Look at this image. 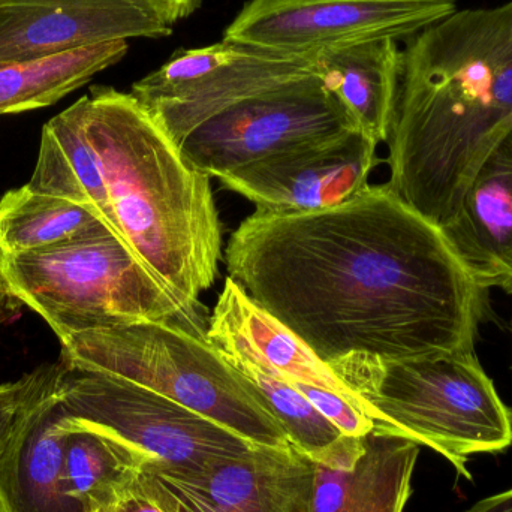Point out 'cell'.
Wrapping results in <instances>:
<instances>
[{
	"label": "cell",
	"mask_w": 512,
	"mask_h": 512,
	"mask_svg": "<svg viewBox=\"0 0 512 512\" xmlns=\"http://www.w3.org/2000/svg\"><path fill=\"white\" fill-rule=\"evenodd\" d=\"M454 11L456 0H249L224 38L286 53H319L409 39Z\"/></svg>",
	"instance_id": "30bf717a"
},
{
	"label": "cell",
	"mask_w": 512,
	"mask_h": 512,
	"mask_svg": "<svg viewBox=\"0 0 512 512\" xmlns=\"http://www.w3.org/2000/svg\"><path fill=\"white\" fill-rule=\"evenodd\" d=\"M330 369L363 400L376 427L432 448L466 480L472 456L512 445V409L475 349L403 361L349 355Z\"/></svg>",
	"instance_id": "277c9868"
},
{
	"label": "cell",
	"mask_w": 512,
	"mask_h": 512,
	"mask_svg": "<svg viewBox=\"0 0 512 512\" xmlns=\"http://www.w3.org/2000/svg\"><path fill=\"white\" fill-rule=\"evenodd\" d=\"M216 348L255 388L268 411L282 427L289 444L309 457L315 465L337 468L354 462L360 456L363 438L343 435L291 382L239 349L230 346Z\"/></svg>",
	"instance_id": "ac0fdd59"
},
{
	"label": "cell",
	"mask_w": 512,
	"mask_h": 512,
	"mask_svg": "<svg viewBox=\"0 0 512 512\" xmlns=\"http://www.w3.org/2000/svg\"><path fill=\"white\" fill-rule=\"evenodd\" d=\"M402 51L394 39H376L316 53V75L358 129L387 143L396 111Z\"/></svg>",
	"instance_id": "e0dca14e"
},
{
	"label": "cell",
	"mask_w": 512,
	"mask_h": 512,
	"mask_svg": "<svg viewBox=\"0 0 512 512\" xmlns=\"http://www.w3.org/2000/svg\"><path fill=\"white\" fill-rule=\"evenodd\" d=\"M511 131L512 0L457 9L408 39L387 140L400 200L444 227Z\"/></svg>",
	"instance_id": "7a4b0ae2"
},
{
	"label": "cell",
	"mask_w": 512,
	"mask_h": 512,
	"mask_svg": "<svg viewBox=\"0 0 512 512\" xmlns=\"http://www.w3.org/2000/svg\"><path fill=\"white\" fill-rule=\"evenodd\" d=\"M104 189L101 218L183 304L215 283L222 230L210 177L131 95L95 86L71 105Z\"/></svg>",
	"instance_id": "3957f363"
},
{
	"label": "cell",
	"mask_w": 512,
	"mask_h": 512,
	"mask_svg": "<svg viewBox=\"0 0 512 512\" xmlns=\"http://www.w3.org/2000/svg\"><path fill=\"white\" fill-rule=\"evenodd\" d=\"M128 50V41H113L38 59L0 62V116L56 104L119 63Z\"/></svg>",
	"instance_id": "d6986e66"
},
{
	"label": "cell",
	"mask_w": 512,
	"mask_h": 512,
	"mask_svg": "<svg viewBox=\"0 0 512 512\" xmlns=\"http://www.w3.org/2000/svg\"><path fill=\"white\" fill-rule=\"evenodd\" d=\"M11 298V294H9L5 283H3L2 276H0V324H2L6 312H8L9 301H11Z\"/></svg>",
	"instance_id": "484cf974"
},
{
	"label": "cell",
	"mask_w": 512,
	"mask_h": 512,
	"mask_svg": "<svg viewBox=\"0 0 512 512\" xmlns=\"http://www.w3.org/2000/svg\"><path fill=\"white\" fill-rule=\"evenodd\" d=\"M63 489L87 512L113 504L126 486L153 463L119 439L63 418Z\"/></svg>",
	"instance_id": "ffe728a7"
},
{
	"label": "cell",
	"mask_w": 512,
	"mask_h": 512,
	"mask_svg": "<svg viewBox=\"0 0 512 512\" xmlns=\"http://www.w3.org/2000/svg\"><path fill=\"white\" fill-rule=\"evenodd\" d=\"M57 393L69 421L134 448L156 474H192L255 445L150 388L66 361Z\"/></svg>",
	"instance_id": "52a82bcc"
},
{
	"label": "cell",
	"mask_w": 512,
	"mask_h": 512,
	"mask_svg": "<svg viewBox=\"0 0 512 512\" xmlns=\"http://www.w3.org/2000/svg\"><path fill=\"white\" fill-rule=\"evenodd\" d=\"M316 75V53H286L222 39L179 50L132 86L131 95L179 146L240 102Z\"/></svg>",
	"instance_id": "ba28073f"
},
{
	"label": "cell",
	"mask_w": 512,
	"mask_h": 512,
	"mask_svg": "<svg viewBox=\"0 0 512 512\" xmlns=\"http://www.w3.org/2000/svg\"><path fill=\"white\" fill-rule=\"evenodd\" d=\"M60 358L150 388L255 445H288L254 387L207 336L168 322L83 331L60 340Z\"/></svg>",
	"instance_id": "8992f818"
},
{
	"label": "cell",
	"mask_w": 512,
	"mask_h": 512,
	"mask_svg": "<svg viewBox=\"0 0 512 512\" xmlns=\"http://www.w3.org/2000/svg\"><path fill=\"white\" fill-rule=\"evenodd\" d=\"M441 233L480 288L512 294V131L481 164Z\"/></svg>",
	"instance_id": "5bb4252c"
},
{
	"label": "cell",
	"mask_w": 512,
	"mask_h": 512,
	"mask_svg": "<svg viewBox=\"0 0 512 512\" xmlns=\"http://www.w3.org/2000/svg\"><path fill=\"white\" fill-rule=\"evenodd\" d=\"M173 24L152 0H0V62L75 48L165 38Z\"/></svg>",
	"instance_id": "7c38bea8"
},
{
	"label": "cell",
	"mask_w": 512,
	"mask_h": 512,
	"mask_svg": "<svg viewBox=\"0 0 512 512\" xmlns=\"http://www.w3.org/2000/svg\"><path fill=\"white\" fill-rule=\"evenodd\" d=\"M63 418L56 388L9 438L0 453V512H87L63 489Z\"/></svg>",
	"instance_id": "9a60e30c"
},
{
	"label": "cell",
	"mask_w": 512,
	"mask_h": 512,
	"mask_svg": "<svg viewBox=\"0 0 512 512\" xmlns=\"http://www.w3.org/2000/svg\"><path fill=\"white\" fill-rule=\"evenodd\" d=\"M98 512H116V511H114L113 508H111V507H107V508H102V510L98 511Z\"/></svg>",
	"instance_id": "4316f807"
},
{
	"label": "cell",
	"mask_w": 512,
	"mask_h": 512,
	"mask_svg": "<svg viewBox=\"0 0 512 512\" xmlns=\"http://www.w3.org/2000/svg\"><path fill=\"white\" fill-rule=\"evenodd\" d=\"M108 507L116 512H180L176 496L150 469L141 471Z\"/></svg>",
	"instance_id": "603a6c76"
},
{
	"label": "cell",
	"mask_w": 512,
	"mask_h": 512,
	"mask_svg": "<svg viewBox=\"0 0 512 512\" xmlns=\"http://www.w3.org/2000/svg\"><path fill=\"white\" fill-rule=\"evenodd\" d=\"M228 277L324 363L474 351L486 292L441 228L388 185L301 213L256 212L225 251Z\"/></svg>",
	"instance_id": "6da1fadb"
},
{
	"label": "cell",
	"mask_w": 512,
	"mask_h": 512,
	"mask_svg": "<svg viewBox=\"0 0 512 512\" xmlns=\"http://www.w3.org/2000/svg\"><path fill=\"white\" fill-rule=\"evenodd\" d=\"M203 2V0H200V3Z\"/></svg>",
	"instance_id": "83f0119b"
},
{
	"label": "cell",
	"mask_w": 512,
	"mask_h": 512,
	"mask_svg": "<svg viewBox=\"0 0 512 512\" xmlns=\"http://www.w3.org/2000/svg\"><path fill=\"white\" fill-rule=\"evenodd\" d=\"M0 276L11 297L38 313L59 340L137 322H168L207 336L198 309L183 304L114 233L0 255Z\"/></svg>",
	"instance_id": "5b68a950"
},
{
	"label": "cell",
	"mask_w": 512,
	"mask_h": 512,
	"mask_svg": "<svg viewBox=\"0 0 512 512\" xmlns=\"http://www.w3.org/2000/svg\"><path fill=\"white\" fill-rule=\"evenodd\" d=\"M315 474V463L288 444L254 445L192 474L156 475L180 512H313Z\"/></svg>",
	"instance_id": "4fadbf2b"
},
{
	"label": "cell",
	"mask_w": 512,
	"mask_h": 512,
	"mask_svg": "<svg viewBox=\"0 0 512 512\" xmlns=\"http://www.w3.org/2000/svg\"><path fill=\"white\" fill-rule=\"evenodd\" d=\"M349 131H360L318 77L255 96L192 131L180 152L212 179L256 161Z\"/></svg>",
	"instance_id": "9c48e42d"
},
{
	"label": "cell",
	"mask_w": 512,
	"mask_h": 512,
	"mask_svg": "<svg viewBox=\"0 0 512 512\" xmlns=\"http://www.w3.org/2000/svg\"><path fill=\"white\" fill-rule=\"evenodd\" d=\"M63 369L65 361L60 358L56 363L41 364L18 381L0 385V453L27 412L56 390Z\"/></svg>",
	"instance_id": "7402d4cb"
},
{
	"label": "cell",
	"mask_w": 512,
	"mask_h": 512,
	"mask_svg": "<svg viewBox=\"0 0 512 512\" xmlns=\"http://www.w3.org/2000/svg\"><path fill=\"white\" fill-rule=\"evenodd\" d=\"M105 233L113 231L89 207L27 185L6 192L0 200V255L53 248Z\"/></svg>",
	"instance_id": "44dd1931"
},
{
	"label": "cell",
	"mask_w": 512,
	"mask_h": 512,
	"mask_svg": "<svg viewBox=\"0 0 512 512\" xmlns=\"http://www.w3.org/2000/svg\"><path fill=\"white\" fill-rule=\"evenodd\" d=\"M171 24L189 17L200 8V0H152Z\"/></svg>",
	"instance_id": "cb8c5ba5"
},
{
	"label": "cell",
	"mask_w": 512,
	"mask_h": 512,
	"mask_svg": "<svg viewBox=\"0 0 512 512\" xmlns=\"http://www.w3.org/2000/svg\"><path fill=\"white\" fill-rule=\"evenodd\" d=\"M466 512H512V489L483 499Z\"/></svg>",
	"instance_id": "d4e9b609"
},
{
	"label": "cell",
	"mask_w": 512,
	"mask_h": 512,
	"mask_svg": "<svg viewBox=\"0 0 512 512\" xmlns=\"http://www.w3.org/2000/svg\"><path fill=\"white\" fill-rule=\"evenodd\" d=\"M420 445L376 427L354 462L315 465L313 512H403Z\"/></svg>",
	"instance_id": "2e32d148"
},
{
	"label": "cell",
	"mask_w": 512,
	"mask_h": 512,
	"mask_svg": "<svg viewBox=\"0 0 512 512\" xmlns=\"http://www.w3.org/2000/svg\"><path fill=\"white\" fill-rule=\"evenodd\" d=\"M378 146L364 132L349 131L267 156L219 180L258 212L328 209L369 188Z\"/></svg>",
	"instance_id": "8fae6325"
}]
</instances>
